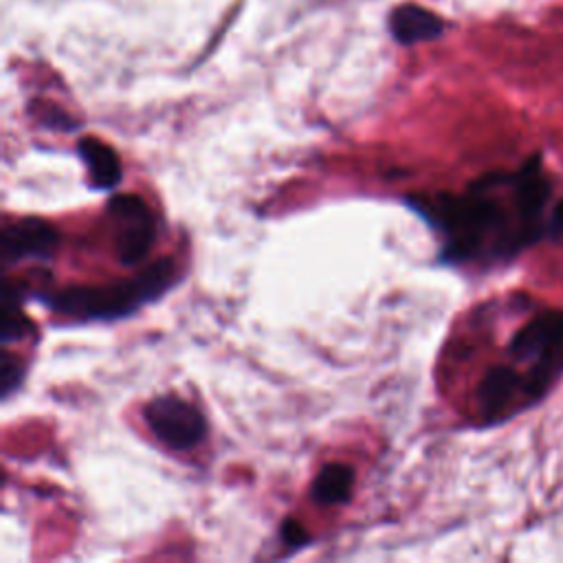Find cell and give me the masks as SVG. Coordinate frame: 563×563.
I'll use <instances>...</instances> for the list:
<instances>
[{
  "mask_svg": "<svg viewBox=\"0 0 563 563\" xmlns=\"http://www.w3.org/2000/svg\"><path fill=\"white\" fill-rule=\"evenodd\" d=\"M550 180L539 158L512 174H488L464 194L413 196L407 202L440 235L446 264H497L541 238Z\"/></svg>",
  "mask_w": 563,
  "mask_h": 563,
  "instance_id": "1",
  "label": "cell"
},
{
  "mask_svg": "<svg viewBox=\"0 0 563 563\" xmlns=\"http://www.w3.org/2000/svg\"><path fill=\"white\" fill-rule=\"evenodd\" d=\"M176 262L163 257L143 268L132 279L99 286H66L37 292V299L55 314L68 321H110L136 312L141 306L158 299L174 286Z\"/></svg>",
  "mask_w": 563,
  "mask_h": 563,
  "instance_id": "2",
  "label": "cell"
},
{
  "mask_svg": "<svg viewBox=\"0 0 563 563\" xmlns=\"http://www.w3.org/2000/svg\"><path fill=\"white\" fill-rule=\"evenodd\" d=\"M114 253L125 266L143 262L156 240V220L147 202L136 194H117L108 200Z\"/></svg>",
  "mask_w": 563,
  "mask_h": 563,
  "instance_id": "3",
  "label": "cell"
},
{
  "mask_svg": "<svg viewBox=\"0 0 563 563\" xmlns=\"http://www.w3.org/2000/svg\"><path fill=\"white\" fill-rule=\"evenodd\" d=\"M143 420L154 438L172 451H187L207 435V420L200 409L176 394L152 398L143 407Z\"/></svg>",
  "mask_w": 563,
  "mask_h": 563,
  "instance_id": "4",
  "label": "cell"
},
{
  "mask_svg": "<svg viewBox=\"0 0 563 563\" xmlns=\"http://www.w3.org/2000/svg\"><path fill=\"white\" fill-rule=\"evenodd\" d=\"M57 244L59 233L53 224L40 218H20L2 229L0 262L11 266L22 260H51Z\"/></svg>",
  "mask_w": 563,
  "mask_h": 563,
  "instance_id": "5",
  "label": "cell"
},
{
  "mask_svg": "<svg viewBox=\"0 0 563 563\" xmlns=\"http://www.w3.org/2000/svg\"><path fill=\"white\" fill-rule=\"evenodd\" d=\"M517 400L532 402L526 374L515 372L512 367H493L486 372L477 389V405L486 420L506 416Z\"/></svg>",
  "mask_w": 563,
  "mask_h": 563,
  "instance_id": "6",
  "label": "cell"
},
{
  "mask_svg": "<svg viewBox=\"0 0 563 563\" xmlns=\"http://www.w3.org/2000/svg\"><path fill=\"white\" fill-rule=\"evenodd\" d=\"M389 31L396 42L409 46L440 37L444 22L440 15L420 4H400L389 15Z\"/></svg>",
  "mask_w": 563,
  "mask_h": 563,
  "instance_id": "7",
  "label": "cell"
},
{
  "mask_svg": "<svg viewBox=\"0 0 563 563\" xmlns=\"http://www.w3.org/2000/svg\"><path fill=\"white\" fill-rule=\"evenodd\" d=\"M77 154L81 156L84 165L88 167V176H90V183L92 187L97 189H114L121 180V163H119V156L117 152L99 141V139H81L77 143Z\"/></svg>",
  "mask_w": 563,
  "mask_h": 563,
  "instance_id": "8",
  "label": "cell"
},
{
  "mask_svg": "<svg viewBox=\"0 0 563 563\" xmlns=\"http://www.w3.org/2000/svg\"><path fill=\"white\" fill-rule=\"evenodd\" d=\"M354 484V471L343 462L325 464L312 482V499L319 506H339L350 499Z\"/></svg>",
  "mask_w": 563,
  "mask_h": 563,
  "instance_id": "9",
  "label": "cell"
},
{
  "mask_svg": "<svg viewBox=\"0 0 563 563\" xmlns=\"http://www.w3.org/2000/svg\"><path fill=\"white\" fill-rule=\"evenodd\" d=\"M0 299H2L0 301V317H2L0 336H2V343L7 345L11 341H18V339L31 334L35 328L22 310V306H24L22 290L13 282H4Z\"/></svg>",
  "mask_w": 563,
  "mask_h": 563,
  "instance_id": "10",
  "label": "cell"
},
{
  "mask_svg": "<svg viewBox=\"0 0 563 563\" xmlns=\"http://www.w3.org/2000/svg\"><path fill=\"white\" fill-rule=\"evenodd\" d=\"M24 378V363L13 356L11 352L2 350L0 354V387H2V398L7 400L20 385Z\"/></svg>",
  "mask_w": 563,
  "mask_h": 563,
  "instance_id": "11",
  "label": "cell"
},
{
  "mask_svg": "<svg viewBox=\"0 0 563 563\" xmlns=\"http://www.w3.org/2000/svg\"><path fill=\"white\" fill-rule=\"evenodd\" d=\"M282 539H284V543L286 545H290V548H299V545H303V543H308V534H306V530L295 521V519H286L284 521V526H282Z\"/></svg>",
  "mask_w": 563,
  "mask_h": 563,
  "instance_id": "12",
  "label": "cell"
},
{
  "mask_svg": "<svg viewBox=\"0 0 563 563\" xmlns=\"http://www.w3.org/2000/svg\"><path fill=\"white\" fill-rule=\"evenodd\" d=\"M552 229L556 231V233H563V200L554 207V213H552Z\"/></svg>",
  "mask_w": 563,
  "mask_h": 563,
  "instance_id": "13",
  "label": "cell"
}]
</instances>
